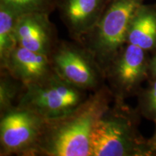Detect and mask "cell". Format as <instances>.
Listing matches in <instances>:
<instances>
[{
    "instance_id": "obj_1",
    "label": "cell",
    "mask_w": 156,
    "mask_h": 156,
    "mask_svg": "<svg viewBox=\"0 0 156 156\" xmlns=\"http://www.w3.org/2000/svg\"><path fill=\"white\" fill-rule=\"evenodd\" d=\"M113 101L112 93L104 85L72 112L45 119L30 156H91L93 127Z\"/></svg>"
},
{
    "instance_id": "obj_2",
    "label": "cell",
    "mask_w": 156,
    "mask_h": 156,
    "mask_svg": "<svg viewBox=\"0 0 156 156\" xmlns=\"http://www.w3.org/2000/svg\"><path fill=\"white\" fill-rule=\"evenodd\" d=\"M141 114L124 100H114L95 123L91 156H155L139 130Z\"/></svg>"
},
{
    "instance_id": "obj_3",
    "label": "cell",
    "mask_w": 156,
    "mask_h": 156,
    "mask_svg": "<svg viewBox=\"0 0 156 156\" xmlns=\"http://www.w3.org/2000/svg\"><path fill=\"white\" fill-rule=\"evenodd\" d=\"M145 0H109L101 18L82 41L103 71L126 44V31L136 9Z\"/></svg>"
},
{
    "instance_id": "obj_4",
    "label": "cell",
    "mask_w": 156,
    "mask_h": 156,
    "mask_svg": "<svg viewBox=\"0 0 156 156\" xmlns=\"http://www.w3.org/2000/svg\"><path fill=\"white\" fill-rule=\"evenodd\" d=\"M90 93L55 73L44 80L25 87L17 107L30 110L46 119L56 118L77 108Z\"/></svg>"
},
{
    "instance_id": "obj_5",
    "label": "cell",
    "mask_w": 156,
    "mask_h": 156,
    "mask_svg": "<svg viewBox=\"0 0 156 156\" xmlns=\"http://www.w3.org/2000/svg\"><path fill=\"white\" fill-rule=\"evenodd\" d=\"M49 57L55 73L79 88L91 93L106 85L103 68L80 42L59 39Z\"/></svg>"
},
{
    "instance_id": "obj_6",
    "label": "cell",
    "mask_w": 156,
    "mask_h": 156,
    "mask_svg": "<svg viewBox=\"0 0 156 156\" xmlns=\"http://www.w3.org/2000/svg\"><path fill=\"white\" fill-rule=\"evenodd\" d=\"M135 45L125 44L104 69L106 85L114 100L137 96L150 79L151 55Z\"/></svg>"
},
{
    "instance_id": "obj_7",
    "label": "cell",
    "mask_w": 156,
    "mask_h": 156,
    "mask_svg": "<svg viewBox=\"0 0 156 156\" xmlns=\"http://www.w3.org/2000/svg\"><path fill=\"white\" fill-rule=\"evenodd\" d=\"M0 155L30 156L46 119L18 107L0 116Z\"/></svg>"
},
{
    "instance_id": "obj_8",
    "label": "cell",
    "mask_w": 156,
    "mask_h": 156,
    "mask_svg": "<svg viewBox=\"0 0 156 156\" xmlns=\"http://www.w3.org/2000/svg\"><path fill=\"white\" fill-rule=\"evenodd\" d=\"M109 0H59L57 9L72 40L82 42L93 30Z\"/></svg>"
},
{
    "instance_id": "obj_9",
    "label": "cell",
    "mask_w": 156,
    "mask_h": 156,
    "mask_svg": "<svg viewBox=\"0 0 156 156\" xmlns=\"http://www.w3.org/2000/svg\"><path fill=\"white\" fill-rule=\"evenodd\" d=\"M49 15L29 13L20 15L16 24L17 44L49 56L59 39Z\"/></svg>"
},
{
    "instance_id": "obj_10",
    "label": "cell",
    "mask_w": 156,
    "mask_h": 156,
    "mask_svg": "<svg viewBox=\"0 0 156 156\" xmlns=\"http://www.w3.org/2000/svg\"><path fill=\"white\" fill-rule=\"evenodd\" d=\"M25 86L40 83L55 73L50 57L17 46L9 54L5 67Z\"/></svg>"
},
{
    "instance_id": "obj_11",
    "label": "cell",
    "mask_w": 156,
    "mask_h": 156,
    "mask_svg": "<svg viewBox=\"0 0 156 156\" xmlns=\"http://www.w3.org/2000/svg\"><path fill=\"white\" fill-rule=\"evenodd\" d=\"M126 44L135 45L150 54L156 51V5H140L129 25Z\"/></svg>"
},
{
    "instance_id": "obj_12",
    "label": "cell",
    "mask_w": 156,
    "mask_h": 156,
    "mask_svg": "<svg viewBox=\"0 0 156 156\" xmlns=\"http://www.w3.org/2000/svg\"><path fill=\"white\" fill-rule=\"evenodd\" d=\"M20 16L0 3V69L5 67L9 54L17 46L16 24Z\"/></svg>"
},
{
    "instance_id": "obj_13",
    "label": "cell",
    "mask_w": 156,
    "mask_h": 156,
    "mask_svg": "<svg viewBox=\"0 0 156 156\" xmlns=\"http://www.w3.org/2000/svg\"><path fill=\"white\" fill-rule=\"evenodd\" d=\"M26 86L6 69H0V116L16 108Z\"/></svg>"
},
{
    "instance_id": "obj_14",
    "label": "cell",
    "mask_w": 156,
    "mask_h": 156,
    "mask_svg": "<svg viewBox=\"0 0 156 156\" xmlns=\"http://www.w3.org/2000/svg\"><path fill=\"white\" fill-rule=\"evenodd\" d=\"M59 0H0L19 15L29 13L51 15L57 9Z\"/></svg>"
},
{
    "instance_id": "obj_15",
    "label": "cell",
    "mask_w": 156,
    "mask_h": 156,
    "mask_svg": "<svg viewBox=\"0 0 156 156\" xmlns=\"http://www.w3.org/2000/svg\"><path fill=\"white\" fill-rule=\"evenodd\" d=\"M146 87H142L137 95L136 108L142 116L154 121L156 119V78L150 79Z\"/></svg>"
},
{
    "instance_id": "obj_16",
    "label": "cell",
    "mask_w": 156,
    "mask_h": 156,
    "mask_svg": "<svg viewBox=\"0 0 156 156\" xmlns=\"http://www.w3.org/2000/svg\"><path fill=\"white\" fill-rule=\"evenodd\" d=\"M152 54L150 59V79L156 78V51Z\"/></svg>"
},
{
    "instance_id": "obj_17",
    "label": "cell",
    "mask_w": 156,
    "mask_h": 156,
    "mask_svg": "<svg viewBox=\"0 0 156 156\" xmlns=\"http://www.w3.org/2000/svg\"><path fill=\"white\" fill-rule=\"evenodd\" d=\"M153 122L155 123V130L153 135L150 139H148V144H149L150 147H151V151H153L154 155H156V119Z\"/></svg>"
}]
</instances>
